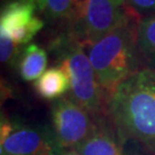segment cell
Returning <instances> with one entry per match:
<instances>
[{
    "label": "cell",
    "mask_w": 155,
    "mask_h": 155,
    "mask_svg": "<svg viewBox=\"0 0 155 155\" xmlns=\"http://www.w3.org/2000/svg\"><path fill=\"white\" fill-rule=\"evenodd\" d=\"M106 116L120 133L155 155V70L127 77L107 100Z\"/></svg>",
    "instance_id": "6da1fadb"
},
{
    "label": "cell",
    "mask_w": 155,
    "mask_h": 155,
    "mask_svg": "<svg viewBox=\"0 0 155 155\" xmlns=\"http://www.w3.org/2000/svg\"><path fill=\"white\" fill-rule=\"evenodd\" d=\"M124 9L125 13L116 27L86 48L106 100L127 77L145 68L138 47L141 18L125 7Z\"/></svg>",
    "instance_id": "7a4b0ae2"
},
{
    "label": "cell",
    "mask_w": 155,
    "mask_h": 155,
    "mask_svg": "<svg viewBox=\"0 0 155 155\" xmlns=\"http://www.w3.org/2000/svg\"><path fill=\"white\" fill-rule=\"evenodd\" d=\"M51 51L56 56V66L69 78V97L95 118L106 116L107 100L97 81L86 47L59 30L50 41Z\"/></svg>",
    "instance_id": "3957f363"
},
{
    "label": "cell",
    "mask_w": 155,
    "mask_h": 155,
    "mask_svg": "<svg viewBox=\"0 0 155 155\" xmlns=\"http://www.w3.org/2000/svg\"><path fill=\"white\" fill-rule=\"evenodd\" d=\"M61 152L52 127L1 114L0 155H61Z\"/></svg>",
    "instance_id": "277c9868"
},
{
    "label": "cell",
    "mask_w": 155,
    "mask_h": 155,
    "mask_svg": "<svg viewBox=\"0 0 155 155\" xmlns=\"http://www.w3.org/2000/svg\"><path fill=\"white\" fill-rule=\"evenodd\" d=\"M125 13L116 0H85L66 29L68 36L89 47L116 27Z\"/></svg>",
    "instance_id": "5b68a950"
},
{
    "label": "cell",
    "mask_w": 155,
    "mask_h": 155,
    "mask_svg": "<svg viewBox=\"0 0 155 155\" xmlns=\"http://www.w3.org/2000/svg\"><path fill=\"white\" fill-rule=\"evenodd\" d=\"M51 122L62 150H76L92 133L97 118L68 95L52 101Z\"/></svg>",
    "instance_id": "8992f818"
},
{
    "label": "cell",
    "mask_w": 155,
    "mask_h": 155,
    "mask_svg": "<svg viewBox=\"0 0 155 155\" xmlns=\"http://www.w3.org/2000/svg\"><path fill=\"white\" fill-rule=\"evenodd\" d=\"M76 150L83 155H152L118 132L107 116L97 118L92 133Z\"/></svg>",
    "instance_id": "52a82bcc"
},
{
    "label": "cell",
    "mask_w": 155,
    "mask_h": 155,
    "mask_svg": "<svg viewBox=\"0 0 155 155\" xmlns=\"http://www.w3.org/2000/svg\"><path fill=\"white\" fill-rule=\"evenodd\" d=\"M37 9L31 0H11L1 7L0 36H5L18 46L29 44L32 38L28 25Z\"/></svg>",
    "instance_id": "ba28073f"
},
{
    "label": "cell",
    "mask_w": 155,
    "mask_h": 155,
    "mask_svg": "<svg viewBox=\"0 0 155 155\" xmlns=\"http://www.w3.org/2000/svg\"><path fill=\"white\" fill-rule=\"evenodd\" d=\"M35 90L40 98L54 101L63 98L70 90L66 71L58 66L51 67L35 82Z\"/></svg>",
    "instance_id": "9c48e42d"
},
{
    "label": "cell",
    "mask_w": 155,
    "mask_h": 155,
    "mask_svg": "<svg viewBox=\"0 0 155 155\" xmlns=\"http://www.w3.org/2000/svg\"><path fill=\"white\" fill-rule=\"evenodd\" d=\"M47 52L37 44H29L22 50L18 60V72L23 81L36 82L47 69Z\"/></svg>",
    "instance_id": "30bf717a"
},
{
    "label": "cell",
    "mask_w": 155,
    "mask_h": 155,
    "mask_svg": "<svg viewBox=\"0 0 155 155\" xmlns=\"http://www.w3.org/2000/svg\"><path fill=\"white\" fill-rule=\"evenodd\" d=\"M138 47L144 66L155 70V15L144 17L139 23Z\"/></svg>",
    "instance_id": "8fae6325"
},
{
    "label": "cell",
    "mask_w": 155,
    "mask_h": 155,
    "mask_svg": "<svg viewBox=\"0 0 155 155\" xmlns=\"http://www.w3.org/2000/svg\"><path fill=\"white\" fill-rule=\"evenodd\" d=\"M40 13L46 21L66 31L74 17V0H45Z\"/></svg>",
    "instance_id": "7c38bea8"
},
{
    "label": "cell",
    "mask_w": 155,
    "mask_h": 155,
    "mask_svg": "<svg viewBox=\"0 0 155 155\" xmlns=\"http://www.w3.org/2000/svg\"><path fill=\"white\" fill-rule=\"evenodd\" d=\"M21 46L16 45L13 40L5 36H0V59L1 63L14 66L18 63L20 56L22 51L20 50Z\"/></svg>",
    "instance_id": "4fadbf2b"
},
{
    "label": "cell",
    "mask_w": 155,
    "mask_h": 155,
    "mask_svg": "<svg viewBox=\"0 0 155 155\" xmlns=\"http://www.w3.org/2000/svg\"><path fill=\"white\" fill-rule=\"evenodd\" d=\"M124 7L140 18L155 15V0H125Z\"/></svg>",
    "instance_id": "5bb4252c"
},
{
    "label": "cell",
    "mask_w": 155,
    "mask_h": 155,
    "mask_svg": "<svg viewBox=\"0 0 155 155\" xmlns=\"http://www.w3.org/2000/svg\"><path fill=\"white\" fill-rule=\"evenodd\" d=\"M61 155H83L77 150H62Z\"/></svg>",
    "instance_id": "9a60e30c"
},
{
    "label": "cell",
    "mask_w": 155,
    "mask_h": 155,
    "mask_svg": "<svg viewBox=\"0 0 155 155\" xmlns=\"http://www.w3.org/2000/svg\"><path fill=\"white\" fill-rule=\"evenodd\" d=\"M31 1H33V2L36 4V6H37V8L39 9V12H41L43 7H44L45 0H31Z\"/></svg>",
    "instance_id": "2e32d148"
},
{
    "label": "cell",
    "mask_w": 155,
    "mask_h": 155,
    "mask_svg": "<svg viewBox=\"0 0 155 155\" xmlns=\"http://www.w3.org/2000/svg\"><path fill=\"white\" fill-rule=\"evenodd\" d=\"M117 2H118V4H120V5H124V1H125V0H116Z\"/></svg>",
    "instance_id": "e0dca14e"
}]
</instances>
